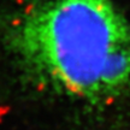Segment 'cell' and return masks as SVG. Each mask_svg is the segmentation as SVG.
Instances as JSON below:
<instances>
[{
	"mask_svg": "<svg viewBox=\"0 0 130 130\" xmlns=\"http://www.w3.org/2000/svg\"><path fill=\"white\" fill-rule=\"evenodd\" d=\"M0 47L53 106L130 126V16L118 0H18L0 11Z\"/></svg>",
	"mask_w": 130,
	"mask_h": 130,
	"instance_id": "6da1fadb",
	"label": "cell"
}]
</instances>
